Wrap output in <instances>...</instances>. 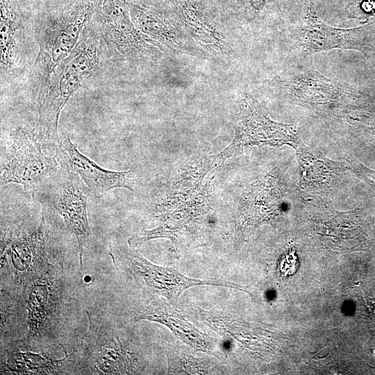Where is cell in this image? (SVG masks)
Masks as SVG:
<instances>
[{
    "instance_id": "30bf717a",
    "label": "cell",
    "mask_w": 375,
    "mask_h": 375,
    "mask_svg": "<svg viewBox=\"0 0 375 375\" xmlns=\"http://www.w3.org/2000/svg\"><path fill=\"white\" fill-rule=\"evenodd\" d=\"M54 156L60 167L79 176L95 201L100 200L114 188H122L131 192L137 188L138 179L133 170L113 171L101 167L79 151L69 133L60 136Z\"/></svg>"
},
{
    "instance_id": "5b68a950",
    "label": "cell",
    "mask_w": 375,
    "mask_h": 375,
    "mask_svg": "<svg viewBox=\"0 0 375 375\" xmlns=\"http://www.w3.org/2000/svg\"><path fill=\"white\" fill-rule=\"evenodd\" d=\"M33 199L58 215L75 236L82 267L83 250L91 235L88 218L90 192L73 171L60 167L58 172L32 191Z\"/></svg>"
},
{
    "instance_id": "9c48e42d",
    "label": "cell",
    "mask_w": 375,
    "mask_h": 375,
    "mask_svg": "<svg viewBox=\"0 0 375 375\" xmlns=\"http://www.w3.org/2000/svg\"><path fill=\"white\" fill-rule=\"evenodd\" d=\"M271 175L260 176L248 184L235 199L234 247H240L260 224L270 223L279 215L283 194Z\"/></svg>"
},
{
    "instance_id": "277c9868",
    "label": "cell",
    "mask_w": 375,
    "mask_h": 375,
    "mask_svg": "<svg viewBox=\"0 0 375 375\" xmlns=\"http://www.w3.org/2000/svg\"><path fill=\"white\" fill-rule=\"evenodd\" d=\"M235 135L228 146L210 156L212 168L222 166L228 159L257 146L290 145L297 149L302 142L299 128L272 120L265 104L246 94L239 106L235 124Z\"/></svg>"
},
{
    "instance_id": "d6986e66",
    "label": "cell",
    "mask_w": 375,
    "mask_h": 375,
    "mask_svg": "<svg viewBox=\"0 0 375 375\" xmlns=\"http://www.w3.org/2000/svg\"><path fill=\"white\" fill-rule=\"evenodd\" d=\"M326 210L324 213L323 222L326 228L325 236L330 238L333 244L338 242L344 249V242H350L356 237L358 226L353 221L357 209L347 212H338L331 207Z\"/></svg>"
},
{
    "instance_id": "8992f818",
    "label": "cell",
    "mask_w": 375,
    "mask_h": 375,
    "mask_svg": "<svg viewBox=\"0 0 375 375\" xmlns=\"http://www.w3.org/2000/svg\"><path fill=\"white\" fill-rule=\"evenodd\" d=\"M35 131L24 128L11 134L9 144L1 147L0 185L17 183L33 190L60 168L55 156L43 153Z\"/></svg>"
},
{
    "instance_id": "2e32d148",
    "label": "cell",
    "mask_w": 375,
    "mask_h": 375,
    "mask_svg": "<svg viewBox=\"0 0 375 375\" xmlns=\"http://www.w3.org/2000/svg\"><path fill=\"white\" fill-rule=\"evenodd\" d=\"M92 358L97 374H133L144 369L136 353L112 331L103 332L98 337Z\"/></svg>"
},
{
    "instance_id": "9a60e30c",
    "label": "cell",
    "mask_w": 375,
    "mask_h": 375,
    "mask_svg": "<svg viewBox=\"0 0 375 375\" xmlns=\"http://www.w3.org/2000/svg\"><path fill=\"white\" fill-rule=\"evenodd\" d=\"M58 299V285L47 269L30 285L27 299L29 337L41 335L50 328Z\"/></svg>"
},
{
    "instance_id": "7c38bea8",
    "label": "cell",
    "mask_w": 375,
    "mask_h": 375,
    "mask_svg": "<svg viewBox=\"0 0 375 375\" xmlns=\"http://www.w3.org/2000/svg\"><path fill=\"white\" fill-rule=\"evenodd\" d=\"M99 11L104 39L121 55L135 60L151 53V40L130 18L128 0H103Z\"/></svg>"
},
{
    "instance_id": "52a82bcc",
    "label": "cell",
    "mask_w": 375,
    "mask_h": 375,
    "mask_svg": "<svg viewBox=\"0 0 375 375\" xmlns=\"http://www.w3.org/2000/svg\"><path fill=\"white\" fill-rule=\"evenodd\" d=\"M294 51L297 58H312L316 53L331 49H350L375 57V22L353 28L331 27L309 10L292 31Z\"/></svg>"
},
{
    "instance_id": "5bb4252c",
    "label": "cell",
    "mask_w": 375,
    "mask_h": 375,
    "mask_svg": "<svg viewBox=\"0 0 375 375\" xmlns=\"http://www.w3.org/2000/svg\"><path fill=\"white\" fill-rule=\"evenodd\" d=\"M296 149L300 169V186L307 193L326 192L337 188L344 172L351 169L343 162H336L302 142Z\"/></svg>"
},
{
    "instance_id": "6da1fadb",
    "label": "cell",
    "mask_w": 375,
    "mask_h": 375,
    "mask_svg": "<svg viewBox=\"0 0 375 375\" xmlns=\"http://www.w3.org/2000/svg\"><path fill=\"white\" fill-rule=\"evenodd\" d=\"M103 0H74L51 16L36 31L39 51L29 78V92L36 103L42 101L55 67L78 43L85 25Z\"/></svg>"
},
{
    "instance_id": "ffe728a7",
    "label": "cell",
    "mask_w": 375,
    "mask_h": 375,
    "mask_svg": "<svg viewBox=\"0 0 375 375\" xmlns=\"http://www.w3.org/2000/svg\"><path fill=\"white\" fill-rule=\"evenodd\" d=\"M64 360H53L32 352L17 351L8 359V367L17 374H49L56 371Z\"/></svg>"
},
{
    "instance_id": "ba28073f",
    "label": "cell",
    "mask_w": 375,
    "mask_h": 375,
    "mask_svg": "<svg viewBox=\"0 0 375 375\" xmlns=\"http://www.w3.org/2000/svg\"><path fill=\"white\" fill-rule=\"evenodd\" d=\"M47 215L42 206L40 224L32 231L19 225L1 232V258L9 259L19 284H32L47 269L53 248Z\"/></svg>"
},
{
    "instance_id": "7a4b0ae2",
    "label": "cell",
    "mask_w": 375,
    "mask_h": 375,
    "mask_svg": "<svg viewBox=\"0 0 375 375\" xmlns=\"http://www.w3.org/2000/svg\"><path fill=\"white\" fill-rule=\"evenodd\" d=\"M99 49L98 33L85 28L69 55L55 67L47 92L37 107L38 121L35 132L42 142L56 145L58 143L60 112L70 97L97 71Z\"/></svg>"
},
{
    "instance_id": "7402d4cb",
    "label": "cell",
    "mask_w": 375,
    "mask_h": 375,
    "mask_svg": "<svg viewBox=\"0 0 375 375\" xmlns=\"http://www.w3.org/2000/svg\"><path fill=\"white\" fill-rule=\"evenodd\" d=\"M252 1H253V3H255L256 6H258V1H259V6H260V3H262L263 5L265 0H252Z\"/></svg>"
},
{
    "instance_id": "44dd1931",
    "label": "cell",
    "mask_w": 375,
    "mask_h": 375,
    "mask_svg": "<svg viewBox=\"0 0 375 375\" xmlns=\"http://www.w3.org/2000/svg\"><path fill=\"white\" fill-rule=\"evenodd\" d=\"M351 169L358 176L365 180L374 190L375 192V170L365 167L356 159L352 158L350 160Z\"/></svg>"
},
{
    "instance_id": "3957f363",
    "label": "cell",
    "mask_w": 375,
    "mask_h": 375,
    "mask_svg": "<svg viewBox=\"0 0 375 375\" xmlns=\"http://www.w3.org/2000/svg\"><path fill=\"white\" fill-rule=\"evenodd\" d=\"M274 79L288 101L328 114L349 108L361 94L344 82L330 79L314 67L312 58H297Z\"/></svg>"
},
{
    "instance_id": "4fadbf2b",
    "label": "cell",
    "mask_w": 375,
    "mask_h": 375,
    "mask_svg": "<svg viewBox=\"0 0 375 375\" xmlns=\"http://www.w3.org/2000/svg\"><path fill=\"white\" fill-rule=\"evenodd\" d=\"M135 321L147 320L162 324L185 344L217 359L222 358L224 349L210 335L200 331L174 308L162 298H157L140 307L136 312Z\"/></svg>"
},
{
    "instance_id": "8fae6325",
    "label": "cell",
    "mask_w": 375,
    "mask_h": 375,
    "mask_svg": "<svg viewBox=\"0 0 375 375\" xmlns=\"http://www.w3.org/2000/svg\"><path fill=\"white\" fill-rule=\"evenodd\" d=\"M120 250L129 260L131 274L136 281H142L150 292L172 304L177 301L184 291L195 286L215 285L247 291L246 288L227 281L193 278L174 267L157 265L146 259L136 248L130 246L120 248Z\"/></svg>"
},
{
    "instance_id": "e0dca14e",
    "label": "cell",
    "mask_w": 375,
    "mask_h": 375,
    "mask_svg": "<svg viewBox=\"0 0 375 375\" xmlns=\"http://www.w3.org/2000/svg\"><path fill=\"white\" fill-rule=\"evenodd\" d=\"M21 21L9 0H1L0 56L1 74L8 73L16 65L19 56Z\"/></svg>"
},
{
    "instance_id": "ac0fdd59",
    "label": "cell",
    "mask_w": 375,
    "mask_h": 375,
    "mask_svg": "<svg viewBox=\"0 0 375 375\" xmlns=\"http://www.w3.org/2000/svg\"><path fill=\"white\" fill-rule=\"evenodd\" d=\"M167 360L169 374H223L224 366L215 358H199L178 350L168 343L162 342Z\"/></svg>"
}]
</instances>
